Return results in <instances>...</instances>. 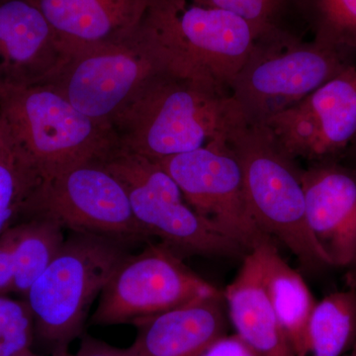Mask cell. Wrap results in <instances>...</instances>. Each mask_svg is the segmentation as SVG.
Instances as JSON below:
<instances>
[{"label": "cell", "instance_id": "obj_7", "mask_svg": "<svg viewBox=\"0 0 356 356\" xmlns=\"http://www.w3.org/2000/svg\"><path fill=\"white\" fill-rule=\"evenodd\" d=\"M103 165L123 185L134 216L149 238L156 236L178 257L243 259L248 254L192 209L158 163L118 149Z\"/></svg>", "mask_w": 356, "mask_h": 356}, {"label": "cell", "instance_id": "obj_17", "mask_svg": "<svg viewBox=\"0 0 356 356\" xmlns=\"http://www.w3.org/2000/svg\"><path fill=\"white\" fill-rule=\"evenodd\" d=\"M229 321L259 356H295L262 281L254 252H248L235 280L222 291Z\"/></svg>", "mask_w": 356, "mask_h": 356}, {"label": "cell", "instance_id": "obj_20", "mask_svg": "<svg viewBox=\"0 0 356 356\" xmlns=\"http://www.w3.org/2000/svg\"><path fill=\"white\" fill-rule=\"evenodd\" d=\"M64 229L58 222L44 217H32L16 225L13 293L25 298L33 283L64 247Z\"/></svg>", "mask_w": 356, "mask_h": 356}, {"label": "cell", "instance_id": "obj_32", "mask_svg": "<svg viewBox=\"0 0 356 356\" xmlns=\"http://www.w3.org/2000/svg\"><path fill=\"white\" fill-rule=\"evenodd\" d=\"M16 356H40L36 353H33L32 350L25 351V353H20V355Z\"/></svg>", "mask_w": 356, "mask_h": 356}, {"label": "cell", "instance_id": "obj_31", "mask_svg": "<svg viewBox=\"0 0 356 356\" xmlns=\"http://www.w3.org/2000/svg\"><path fill=\"white\" fill-rule=\"evenodd\" d=\"M51 356H76L69 353V348H58V350L53 351Z\"/></svg>", "mask_w": 356, "mask_h": 356}, {"label": "cell", "instance_id": "obj_15", "mask_svg": "<svg viewBox=\"0 0 356 356\" xmlns=\"http://www.w3.org/2000/svg\"><path fill=\"white\" fill-rule=\"evenodd\" d=\"M228 309L222 291L133 323V346L140 356H200L227 334Z\"/></svg>", "mask_w": 356, "mask_h": 356}, {"label": "cell", "instance_id": "obj_33", "mask_svg": "<svg viewBox=\"0 0 356 356\" xmlns=\"http://www.w3.org/2000/svg\"><path fill=\"white\" fill-rule=\"evenodd\" d=\"M350 351H353V353H356V327H355V339H353V346H351V350Z\"/></svg>", "mask_w": 356, "mask_h": 356}, {"label": "cell", "instance_id": "obj_30", "mask_svg": "<svg viewBox=\"0 0 356 356\" xmlns=\"http://www.w3.org/2000/svg\"><path fill=\"white\" fill-rule=\"evenodd\" d=\"M122 356H140L138 350H136L135 346H131L130 348H123L122 350Z\"/></svg>", "mask_w": 356, "mask_h": 356}, {"label": "cell", "instance_id": "obj_4", "mask_svg": "<svg viewBox=\"0 0 356 356\" xmlns=\"http://www.w3.org/2000/svg\"><path fill=\"white\" fill-rule=\"evenodd\" d=\"M140 28L168 69L229 90L261 38L240 16L189 0H152Z\"/></svg>", "mask_w": 356, "mask_h": 356}, {"label": "cell", "instance_id": "obj_8", "mask_svg": "<svg viewBox=\"0 0 356 356\" xmlns=\"http://www.w3.org/2000/svg\"><path fill=\"white\" fill-rule=\"evenodd\" d=\"M70 51L46 86L89 118L110 126L153 77L168 69L161 51L140 28L121 41Z\"/></svg>", "mask_w": 356, "mask_h": 356}, {"label": "cell", "instance_id": "obj_18", "mask_svg": "<svg viewBox=\"0 0 356 356\" xmlns=\"http://www.w3.org/2000/svg\"><path fill=\"white\" fill-rule=\"evenodd\" d=\"M259 259L262 281L295 356L301 355L306 330L318 301L301 274L282 259L273 240L252 250Z\"/></svg>", "mask_w": 356, "mask_h": 356}, {"label": "cell", "instance_id": "obj_10", "mask_svg": "<svg viewBox=\"0 0 356 356\" xmlns=\"http://www.w3.org/2000/svg\"><path fill=\"white\" fill-rule=\"evenodd\" d=\"M153 161L175 180L199 216L248 254L259 243L273 240L250 211L242 170L225 135L193 151Z\"/></svg>", "mask_w": 356, "mask_h": 356}, {"label": "cell", "instance_id": "obj_24", "mask_svg": "<svg viewBox=\"0 0 356 356\" xmlns=\"http://www.w3.org/2000/svg\"><path fill=\"white\" fill-rule=\"evenodd\" d=\"M34 317L25 299L0 295V356H16L32 348Z\"/></svg>", "mask_w": 356, "mask_h": 356}, {"label": "cell", "instance_id": "obj_11", "mask_svg": "<svg viewBox=\"0 0 356 356\" xmlns=\"http://www.w3.org/2000/svg\"><path fill=\"white\" fill-rule=\"evenodd\" d=\"M220 292L170 248L149 243L140 254H129L116 269L100 293L91 323L133 324Z\"/></svg>", "mask_w": 356, "mask_h": 356}, {"label": "cell", "instance_id": "obj_5", "mask_svg": "<svg viewBox=\"0 0 356 356\" xmlns=\"http://www.w3.org/2000/svg\"><path fill=\"white\" fill-rule=\"evenodd\" d=\"M128 247L104 236L74 233L25 300L35 322V339L51 353L81 336L89 308L122 262Z\"/></svg>", "mask_w": 356, "mask_h": 356}, {"label": "cell", "instance_id": "obj_2", "mask_svg": "<svg viewBox=\"0 0 356 356\" xmlns=\"http://www.w3.org/2000/svg\"><path fill=\"white\" fill-rule=\"evenodd\" d=\"M242 170L248 205L262 231L280 240L307 273L332 267L306 220L303 168L264 124L250 123L242 112L225 133Z\"/></svg>", "mask_w": 356, "mask_h": 356}, {"label": "cell", "instance_id": "obj_14", "mask_svg": "<svg viewBox=\"0 0 356 356\" xmlns=\"http://www.w3.org/2000/svg\"><path fill=\"white\" fill-rule=\"evenodd\" d=\"M70 54L36 0H0V84H47Z\"/></svg>", "mask_w": 356, "mask_h": 356}, {"label": "cell", "instance_id": "obj_27", "mask_svg": "<svg viewBox=\"0 0 356 356\" xmlns=\"http://www.w3.org/2000/svg\"><path fill=\"white\" fill-rule=\"evenodd\" d=\"M76 356H122V348H114L99 339L86 336Z\"/></svg>", "mask_w": 356, "mask_h": 356}, {"label": "cell", "instance_id": "obj_3", "mask_svg": "<svg viewBox=\"0 0 356 356\" xmlns=\"http://www.w3.org/2000/svg\"><path fill=\"white\" fill-rule=\"evenodd\" d=\"M0 130L44 179L119 149L109 124L93 120L46 84H0Z\"/></svg>", "mask_w": 356, "mask_h": 356}, {"label": "cell", "instance_id": "obj_22", "mask_svg": "<svg viewBox=\"0 0 356 356\" xmlns=\"http://www.w3.org/2000/svg\"><path fill=\"white\" fill-rule=\"evenodd\" d=\"M314 41L351 57L356 53V0H291Z\"/></svg>", "mask_w": 356, "mask_h": 356}, {"label": "cell", "instance_id": "obj_6", "mask_svg": "<svg viewBox=\"0 0 356 356\" xmlns=\"http://www.w3.org/2000/svg\"><path fill=\"white\" fill-rule=\"evenodd\" d=\"M353 65L341 51L280 30L257 39L229 92L245 120L266 124Z\"/></svg>", "mask_w": 356, "mask_h": 356}, {"label": "cell", "instance_id": "obj_1", "mask_svg": "<svg viewBox=\"0 0 356 356\" xmlns=\"http://www.w3.org/2000/svg\"><path fill=\"white\" fill-rule=\"evenodd\" d=\"M228 88L163 70L111 122L119 149L159 161L225 135L240 114Z\"/></svg>", "mask_w": 356, "mask_h": 356}, {"label": "cell", "instance_id": "obj_19", "mask_svg": "<svg viewBox=\"0 0 356 356\" xmlns=\"http://www.w3.org/2000/svg\"><path fill=\"white\" fill-rule=\"evenodd\" d=\"M355 327L356 292L331 293L316 304L299 356L346 355L353 346Z\"/></svg>", "mask_w": 356, "mask_h": 356}, {"label": "cell", "instance_id": "obj_28", "mask_svg": "<svg viewBox=\"0 0 356 356\" xmlns=\"http://www.w3.org/2000/svg\"><path fill=\"white\" fill-rule=\"evenodd\" d=\"M339 161L350 168L356 175V136L355 139L351 140L350 146L346 147L343 154L339 156Z\"/></svg>", "mask_w": 356, "mask_h": 356}, {"label": "cell", "instance_id": "obj_9", "mask_svg": "<svg viewBox=\"0 0 356 356\" xmlns=\"http://www.w3.org/2000/svg\"><path fill=\"white\" fill-rule=\"evenodd\" d=\"M32 217L49 218L74 233L104 236L128 248L151 240L134 216L123 185L103 163H86L44 179L27 219Z\"/></svg>", "mask_w": 356, "mask_h": 356}, {"label": "cell", "instance_id": "obj_21", "mask_svg": "<svg viewBox=\"0 0 356 356\" xmlns=\"http://www.w3.org/2000/svg\"><path fill=\"white\" fill-rule=\"evenodd\" d=\"M43 178L0 130V236L25 221Z\"/></svg>", "mask_w": 356, "mask_h": 356}, {"label": "cell", "instance_id": "obj_25", "mask_svg": "<svg viewBox=\"0 0 356 356\" xmlns=\"http://www.w3.org/2000/svg\"><path fill=\"white\" fill-rule=\"evenodd\" d=\"M15 241L16 225L0 236V295L13 293L15 280Z\"/></svg>", "mask_w": 356, "mask_h": 356}, {"label": "cell", "instance_id": "obj_16", "mask_svg": "<svg viewBox=\"0 0 356 356\" xmlns=\"http://www.w3.org/2000/svg\"><path fill=\"white\" fill-rule=\"evenodd\" d=\"M69 50L111 43L139 30L152 0H36Z\"/></svg>", "mask_w": 356, "mask_h": 356}, {"label": "cell", "instance_id": "obj_23", "mask_svg": "<svg viewBox=\"0 0 356 356\" xmlns=\"http://www.w3.org/2000/svg\"><path fill=\"white\" fill-rule=\"evenodd\" d=\"M198 6L222 9L240 16L254 26L259 36L289 29L285 18L292 13L291 0H189Z\"/></svg>", "mask_w": 356, "mask_h": 356}, {"label": "cell", "instance_id": "obj_13", "mask_svg": "<svg viewBox=\"0 0 356 356\" xmlns=\"http://www.w3.org/2000/svg\"><path fill=\"white\" fill-rule=\"evenodd\" d=\"M306 220L331 266L356 261V175L339 159L308 163L302 172Z\"/></svg>", "mask_w": 356, "mask_h": 356}, {"label": "cell", "instance_id": "obj_12", "mask_svg": "<svg viewBox=\"0 0 356 356\" xmlns=\"http://www.w3.org/2000/svg\"><path fill=\"white\" fill-rule=\"evenodd\" d=\"M264 125L294 159H339L356 136V65Z\"/></svg>", "mask_w": 356, "mask_h": 356}, {"label": "cell", "instance_id": "obj_26", "mask_svg": "<svg viewBox=\"0 0 356 356\" xmlns=\"http://www.w3.org/2000/svg\"><path fill=\"white\" fill-rule=\"evenodd\" d=\"M200 356H259L238 334H225Z\"/></svg>", "mask_w": 356, "mask_h": 356}, {"label": "cell", "instance_id": "obj_29", "mask_svg": "<svg viewBox=\"0 0 356 356\" xmlns=\"http://www.w3.org/2000/svg\"><path fill=\"white\" fill-rule=\"evenodd\" d=\"M346 273H344V282H346L348 289L353 290L356 292V261L351 264L350 266L346 267Z\"/></svg>", "mask_w": 356, "mask_h": 356}]
</instances>
